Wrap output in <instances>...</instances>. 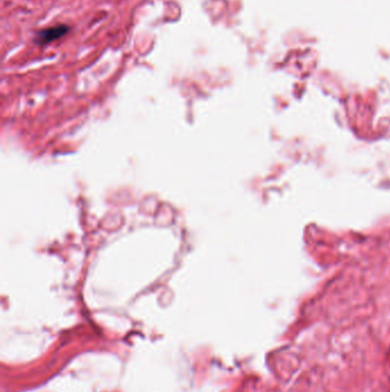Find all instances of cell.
Masks as SVG:
<instances>
[{"label":"cell","mask_w":390,"mask_h":392,"mask_svg":"<svg viewBox=\"0 0 390 392\" xmlns=\"http://www.w3.org/2000/svg\"><path fill=\"white\" fill-rule=\"evenodd\" d=\"M69 31H70V28L67 24H58L55 27L43 29L36 33L34 43L38 45H47V44L66 36Z\"/></svg>","instance_id":"cell-1"}]
</instances>
